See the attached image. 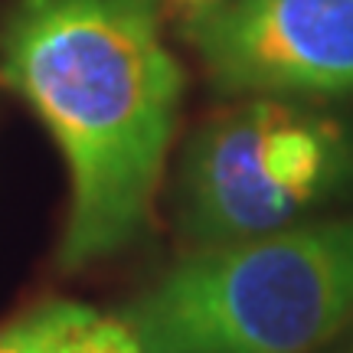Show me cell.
<instances>
[{
  "label": "cell",
  "mask_w": 353,
  "mask_h": 353,
  "mask_svg": "<svg viewBox=\"0 0 353 353\" xmlns=\"http://www.w3.org/2000/svg\"><path fill=\"white\" fill-rule=\"evenodd\" d=\"M46 311V353H144L128 317H105L72 301H50Z\"/></svg>",
  "instance_id": "obj_5"
},
{
  "label": "cell",
  "mask_w": 353,
  "mask_h": 353,
  "mask_svg": "<svg viewBox=\"0 0 353 353\" xmlns=\"http://www.w3.org/2000/svg\"><path fill=\"white\" fill-rule=\"evenodd\" d=\"M46 334H50V311L43 304L0 327V353H46Z\"/></svg>",
  "instance_id": "obj_6"
},
{
  "label": "cell",
  "mask_w": 353,
  "mask_h": 353,
  "mask_svg": "<svg viewBox=\"0 0 353 353\" xmlns=\"http://www.w3.org/2000/svg\"><path fill=\"white\" fill-rule=\"evenodd\" d=\"M0 76L69 164L63 268L138 242L183 99L154 0H20L3 23Z\"/></svg>",
  "instance_id": "obj_1"
},
{
  "label": "cell",
  "mask_w": 353,
  "mask_h": 353,
  "mask_svg": "<svg viewBox=\"0 0 353 353\" xmlns=\"http://www.w3.org/2000/svg\"><path fill=\"white\" fill-rule=\"evenodd\" d=\"M350 176L353 141L337 118L255 95L190 138L176 183L180 229L196 249L268 236L304 223Z\"/></svg>",
  "instance_id": "obj_3"
},
{
  "label": "cell",
  "mask_w": 353,
  "mask_h": 353,
  "mask_svg": "<svg viewBox=\"0 0 353 353\" xmlns=\"http://www.w3.org/2000/svg\"><path fill=\"white\" fill-rule=\"evenodd\" d=\"M125 317L144 353H321L353 324V219L196 249Z\"/></svg>",
  "instance_id": "obj_2"
},
{
  "label": "cell",
  "mask_w": 353,
  "mask_h": 353,
  "mask_svg": "<svg viewBox=\"0 0 353 353\" xmlns=\"http://www.w3.org/2000/svg\"><path fill=\"white\" fill-rule=\"evenodd\" d=\"M190 43L219 92L353 95V0H213Z\"/></svg>",
  "instance_id": "obj_4"
},
{
  "label": "cell",
  "mask_w": 353,
  "mask_h": 353,
  "mask_svg": "<svg viewBox=\"0 0 353 353\" xmlns=\"http://www.w3.org/2000/svg\"><path fill=\"white\" fill-rule=\"evenodd\" d=\"M180 3H187V7H196V10H200V7H206V3H213V0H180Z\"/></svg>",
  "instance_id": "obj_7"
},
{
  "label": "cell",
  "mask_w": 353,
  "mask_h": 353,
  "mask_svg": "<svg viewBox=\"0 0 353 353\" xmlns=\"http://www.w3.org/2000/svg\"><path fill=\"white\" fill-rule=\"evenodd\" d=\"M337 353H353V341L347 343V347H343V350H337Z\"/></svg>",
  "instance_id": "obj_8"
}]
</instances>
